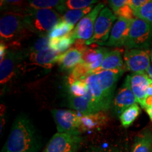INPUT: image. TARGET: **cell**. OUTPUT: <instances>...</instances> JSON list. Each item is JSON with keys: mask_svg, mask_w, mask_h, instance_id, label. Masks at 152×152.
<instances>
[{"mask_svg": "<svg viewBox=\"0 0 152 152\" xmlns=\"http://www.w3.org/2000/svg\"><path fill=\"white\" fill-rule=\"evenodd\" d=\"M42 146L33 122L28 115L20 114L14 120L1 152H39Z\"/></svg>", "mask_w": 152, "mask_h": 152, "instance_id": "1", "label": "cell"}, {"mask_svg": "<svg viewBox=\"0 0 152 152\" xmlns=\"http://www.w3.org/2000/svg\"><path fill=\"white\" fill-rule=\"evenodd\" d=\"M27 28L31 33L39 37L47 36L49 32L61 20L60 14L54 9H34L24 11Z\"/></svg>", "mask_w": 152, "mask_h": 152, "instance_id": "2", "label": "cell"}, {"mask_svg": "<svg viewBox=\"0 0 152 152\" xmlns=\"http://www.w3.org/2000/svg\"><path fill=\"white\" fill-rule=\"evenodd\" d=\"M30 33L25 20L23 12L7 11L1 15L0 19L1 42H17Z\"/></svg>", "mask_w": 152, "mask_h": 152, "instance_id": "3", "label": "cell"}, {"mask_svg": "<svg viewBox=\"0 0 152 152\" xmlns=\"http://www.w3.org/2000/svg\"><path fill=\"white\" fill-rule=\"evenodd\" d=\"M152 42V25L141 18L132 20L126 49H149Z\"/></svg>", "mask_w": 152, "mask_h": 152, "instance_id": "4", "label": "cell"}, {"mask_svg": "<svg viewBox=\"0 0 152 152\" xmlns=\"http://www.w3.org/2000/svg\"><path fill=\"white\" fill-rule=\"evenodd\" d=\"M117 17L115 16L113 11L108 7L104 8L101 11L100 14L96 18L94 25V35L89 40L85 41L86 45H90L94 43L102 45L109 38L111 29L113 23H115Z\"/></svg>", "mask_w": 152, "mask_h": 152, "instance_id": "5", "label": "cell"}, {"mask_svg": "<svg viewBox=\"0 0 152 152\" xmlns=\"http://www.w3.org/2000/svg\"><path fill=\"white\" fill-rule=\"evenodd\" d=\"M52 114L58 133L80 135V115L78 113L69 110L53 109Z\"/></svg>", "mask_w": 152, "mask_h": 152, "instance_id": "6", "label": "cell"}, {"mask_svg": "<svg viewBox=\"0 0 152 152\" xmlns=\"http://www.w3.org/2000/svg\"><path fill=\"white\" fill-rule=\"evenodd\" d=\"M124 62L126 69L132 73H146L151 66V51L126 49L124 52Z\"/></svg>", "mask_w": 152, "mask_h": 152, "instance_id": "7", "label": "cell"}, {"mask_svg": "<svg viewBox=\"0 0 152 152\" xmlns=\"http://www.w3.org/2000/svg\"><path fill=\"white\" fill-rule=\"evenodd\" d=\"M81 142L80 135L57 132L49 140L44 152H76Z\"/></svg>", "mask_w": 152, "mask_h": 152, "instance_id": "8", "label": "cell"}, {"mask_svg": "<svg viewBox=\"0 0 152 152\" xmlns=\"http://www.w3.org/2000/svg\"><path fill=\"white\" fill-rule=\"evenodd\" d=\"M104 8V4L99 3L94 7L90 14L85 16L76 25L72 32L75 39H82L87 41L90 39L94 35V25L96 18L101 11Z\"/></svg>", "mask_w": 152, "mask_h": 152, "instance_id": "9", "label": "cell"}, {"mask_svg": "<svg viewBox=\"0 0 152 152\" xmlns=\"http://www.w3.org/2000/svg\"><path fill=\"white\" fill-rule=\"evenodd\" d=\"M125 71V68H123L120 69L111 70V71H104L98 73H95L97 75L106 103L109 108L111 105L112 99L118 81L121 76L124 73Z\"/></svg>", "mask_w": 152, "mask_h": 152, "instance_id": "10", "label": "cell"}, {"mask_svg": "<svg viewBox=\"0 0 152 152\" xmlns=\"http://www.w3.org/2000/svg\"><path fill=\"white\" fill-rule=\"evenodd\" d=\"M137 103V101L131 90L128 79L126 77L122 87L119 89L113 99L111 104L112 111L115 115L120 116L125 110Z\"/></svg>", "mask_w": 152, "mask_h": 152, "instance_id": "11", "label": "cell"}, {"mask_svg": "<svg viewBox=\"0 0 152 152\" xmlns=\"http://www.w3.org/2000/svg\"><path fill=\"white\" fill-rule=\"evenodd\" d=\"M131 90L135 96L137 103L145 109L146 99L148 97L147 90L149 85L152 83L146 73H131L127 76Z\"/></svg>", "mask_w": 152, "mask_h": 152, "instance_id": "12", "label": "cell"}, {"mask_svg": "<svg viewBox=\"0 0 152 152\" xmlns=\"http://www.w3.org/2000/svg\"><path fill=\"white\" fill-rule=\"evenodd\" d=\"M132 20L118 18L113 26L109 39L102 46L121 47L125 46L130 32Z\"/></svg>", "mask_w": 152, "mask_h": 152, "instance_id": "13", "label": "cell"}, {"mask_svg": "<svg viewBox=\"0 0 152 152\" xmlns=\"http://www.w3.org/2000/svg\"><path fill=\"white\" fill-rule=\"evenodd\" d=\"M21 59H23L21 53L16 52L13 50L7 51L0 66V82L1 85L7 84L14 77L16 66Z\"/></svg>", "mask_w": 152, "mask_h": 152, "instance_id": "14", "label": "cell"}, {"mask_svg": "<svg viewBox=\"0 0 152 152\" xmlns=\"http://www.w3.org/2000/svg\"><path fill=\"white\" fill-rule=\"evenodd\" d=\"M68 101L69 105L72 109L78 111L81 115H90L100 112V110L99 109L90 92L80 97L70 96Z\"/></svg>", "mask_w": 152, "mask_h": 152, "instance_id": "15", "label": "cell"}, {"mask_svg": "<svg viewBox=\"0 0 152 152\" xmlns=\"http://www.w3.org/2000/svg\"><path fill=\"white\" fill-rule=\"evenodd\" d=\"M108 50L104 47H88L82 54V63L90 67V75L102 65Z\"/></svg>", "mask_w": 152, "mask_h": 152, "instance_id": "16", "label": "cell"}, {"mask_svg": "<svg viewBox=\"0 0 152 152\" xmlns=\"http://www.w3.org/2000/svg\"><path fill=\"white\" fill-rule=\"evenodd\" d=\"M60 54L51 49L42 52L31 53L28 55V61L31 65H35L49 69L57 62V58Z\"/></svg>", "mask_w": 152, "mask_h": 152, "instance_id": "17", "label": "cell"}, {"mask_svg": "<svg viewBox=\"0 0 152 152\" xmlns=\"http://www.w3.org/2000/svg\"><path fill=\"white\" fill-rule=\"evenodd\" d=\"M82 54L79 49L72 47L66 52L58 55L56 63L62 71H72L82 63Z\"/></svg>", "mask_w": 152, "mask_h": 152, "instance_id": "18", "label": "cell"}, {"mask_svg": "<svg viewBox=\"0 0 152 152\" xmlns=\"http://www.w3.org/2000/svg\"><path fill=\"white\" fill-rule=\"evenodd\" d=\"M87 86L89 88V92L90 93L94 99L95 103L101 111H107L109 109L106 103L103 92L101 88L99 82L96 74H92L85 78Z\"/></svg>", "mask_w": 152, "mask_h": 152, "instance_id": "19", "label": "cell"}, {"mask_svg": "<svg viewBox=\"0 0 152 152\" xmlns=\"http://www.w3.org/2000/svg\"><path fill=\"white\" fill-rule=\"evenodd\" d=\"M107 121L104 113L98 112L96 113L90 114V115H80V131L86 132V131L99 130L104 126Z\"/></svg>", "mask_w": 152, "mask_h": 152, "instance_id": "20", "label": "cell"}, {"mask_svg": "<svg viewBox=\"0 0 152 152\" xmlns=\"http://www.w3.org/2000/svg\"><path fill=\"white\" fill-rule=\"evenodd\" d=\"M124 68L121 52L119 50H112L106 53L102 65L99 68L94 71L93 74L98 73L101 71H111V70L120 69Z\"/></svg>", "mask_w": 152, "mask_h": 152, "instance_id": "21", "label": "cell"}, {"mask_svg": "<svg viewBox=\"0 0 152 152\" xmlns=\"http://www.w3.org/2000/svg\"><path fill=\"white\" fill-rule=\"evenodd\" d=\"M152 132L149 129L142 130L134 137L132 152H151Z\"/></svg>", "mask_w": 152, "mask_h": 152, "instance_id": "22", "label": "cell"}, {"mask_svg": "<svg viewBox=\"0 0 152 152\" xmlns=\"http://www.w3.org/2000/svg\"><path fill=\"white\" fill-rule=\"evenodd\" d=\"M75 39L71 33L68 35L56 39H49V49H52L58 54L66 52L75 43Z\"/></svg>", "mask_w": 152, "mask_h": 152, "instance_id": "23", "label": "cell"}, {"mask_svg": "<svg viewBox=\"0 0 152 152\" xmlns=\"http://www.w3.org/2000/svg\"><path fill=\"white\" fill-rule=\"evenodd\" d=\"M94 8V7L92 5L88 8L83 9L68 10L63 14L61 16V20H64V21L75 26V25L78 23L85 16L90 14Z\"/></svg>", "mask_w": 152, "mask_h": 152, "instance_id": "24", "label": "cell"}, {"mask_svg": "<svg viewBox=\"0 0 152 152\" xmlns=\"http://www.w3.org/2000/svg\"><path fill=\"white\" fill-rule=\"evenodd\" d=\"M140 112L141 109L137 104H133L132 106L125 110L119 116L121 125L123 128H129L139 116Z\"/></svg>", "mask_w": 152, "mask_h": 152, "instance_id": "25", "label": "cell"}, {"mask_svg": "<svg viewBox=\"0 0 152 152\" xmlns=\"http://www.w3.org/2000/svg\"><path fill=\"white\" fill-rule=\"evenodd\" d=\"M29 9H56L57 11L61 13L62 6L64 1L58 0H33L28 1Z\"/></svg>", "mask_w": 152, "mask_h": 152, "instance_id": "26", "label": "cell"}, {"mask_svg": "<svg viewBox=\"0 0 152 152\" xmlns=\"http://www.w3.org/2000/svg\"><path fill=\"white\" fill-rule=\"evenodd\" d=\"M74 26L66 23L64 20H61L53 29L49 32L47 37L49 39H56L68 35L73 32Z\"/></svg>", "mask_w": 152, "mask_h": 152, "instance_id": "27", "label": "cell"}, {"mask_svg": "<svg viewBox=\"0 0 152 152\" xmlns=\"http://www.w3.org/2000/svg\"><path fill=\"white\" fill-rule=\"evenodd\" d=\"M96 2L97 1H93V0H66L64 1V4L62 6L61 14H64L66 11L68 10L88 8Z\"/></svg>", "mask_w": 152, "mask_h": 152, "instance_id": "28", "label": "cell"}, {"mask_svg": "<svg viewBox=\"0 0 152 152\" xmlns=\"http://www.w3.org/2000/svg\"><path fill=\"white\" fill-rule=\"evenodd\" d=\"M89 92V88L85 79L74 82L69 85L70 96L80 97Z\"/></svg>", "mask_w": 152, "mask_h": 152, "instance_id": "29", "label": "cell"}, {"mask_svg": "<svg viewBox=\"0 0 152 152\" xmlns=\"http://www.w3.org/2000/svg\"><path fill=\"white\" fill-rule=\"evenodd\" d=\"M134 14L137 18H141L152 25V0H148L147 3Z\"/></svg>", "mask_w": 152, "mask_h": 152, "instance_id": "30", "label": "cell"}, {"mask_svg": "<svg viewBox=\"0 0 152 152\" xmlns=\"http://www.w3.org/2000/svg\"><path fill=\"white\" fill-rule=\"evenodd\" d=\"M49 39L47 36L39 37L37 39L32 43L31 47H30L29 54L35 52H42L49 49Z\"/></svg>", "mask_w": 152, "mask_h": 152, "instance_id": "31", "label": "cell"}, {"mask_svg": "<svg viewBox=\"0 0 152 152\" xmlns=\"http://www.w3.org/2000/svg\"><path fill=\"white\" fill-rule=\"evenodd\" d=\"M114 14L117 17V18H122L127 19V20H133V19L137 18L135 14H134V11L129 6L128 4L125 5L123 8H121Z\"/></svg>", "mask_w": 152, "mask_h": 152, "instance_id": "32", "label": "cell"}, {"mask_svg": "<svg viewBox=\"0 0 152 152\" xmlns=\"http://www.w3.org/2000/svg\"><path fill=\"white\" fill-rule=\"evenodd\" d=\"M108 3L111 7L113 13L115 14L121 8H123L125 5L128 4V0H111L108 1Z\"/></svg>", "mask_w": 152, "mask_h": 152, "instance_id": "33", "label": "cell"}, {"mask_svg": "<svg viewBox=\"0 0 152 152\" xmlns=\"http://www.w3.org/2000/svg\"><path fill=\"white\" fill-rule=\"evenodd\" d=\"M148 0H128V4L135 12L147 3Z\"/></svg>", "mask_w": 152, "mask_h": 152, "instance_id": "34", "label": "cell"}, {"mask_svg": "<svg viewBox=\"0 0 152 152\" xmlns=\"http://www.w3.org/2000/svg\"><path fill=\"white\" fill-rule=\"evenodd\" d=\"M7 53V46L6 44L3 42H1V45H0V58H1V61H2L6 56Z\"/></svg>", "mask_w": 152, "mask_h": 152, "instance_id": "35", "label": "cell"}, {"mask_svg": "<svg viewBox=\"0 0 152 152\" xmlns=\"http://www.w3.org/2000/svg\"><path fill=\"white\" fill-rule=\"evenodd\" d=\"M87 152H118L115 150H111V149H91L89 150Z\"/></svg>", "mask_w": 152, "mask_h": 152, "instance_id": "36", "label": "cell"}, {"mask_svg": "<svg viewBox=\"0 0 152 152\" xmlns=\"http://www.w3.org/2000/svg\"><path fill=\"white\" fill-rule=\"evenodd\" d=\"M146 111H147V113L148 114V115L149 116V118L151 119V121H152V105L148 106L145 109Z\"/></svg>", "mask_w": 152, "mask_h": 152, "instance_id": "37", "label": "cell"}, {"mask_svg": "<svg viewBox=\"0 0 152 152\" xmlns=\"http://www.w3.org/2000/svg\"><path fill=\"white\" fill-rule=\"evenodd\" d=\"M146 73L147 74V75L149 76V77L150 79L152 80V64H151V66H149V68H148V70L146 72Z\"/></svg>", "mask_w": 152, "mask_h": 152, "instance_id": "38", "label": "cell"}, {"mask_svg": "<svg viewBox=\"0 0 152 152\" xmlns=\"http://www.w3.org/2000/svg\"><path fill=\"white\" fill-rule=\"evenodd\" d=\"M147 95L148 96H152V83L150 84L149 88H148Z\"/></svg>", "mask_w": 152, "mask_h": 152, "instance_id": "39", "label": "cell"}, {"mask_svg": "<svg viewBox=\"0 0 152 152\" xmlns=\"http://www.w3.org/2000/svg\"><path fill=\"white\" fill-rule=\"evenodd\" d=\"M151 63H152V49L151 51Z\"/></svg>", "mask_w": 152, "mask_h": 152, "instance_id": "40", "label": "cell"}, {"mask_svg": "<svg viewBox=\"0 0 152 152\" xmlns=\"http://www.w3.org/2000/svg\"><path fill=\"white\" fill-rule=\"evenodd\" d=\"M151 152H152V151H151Z\"/></svg>", "mask_w": 152, "mask_h": 152, "instance_id": "41", "label": "cell"}]
</instances>
